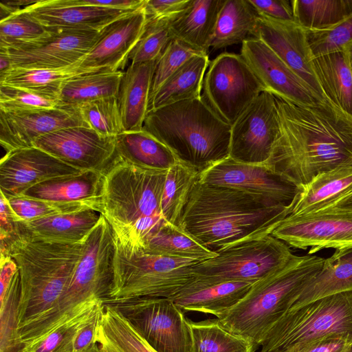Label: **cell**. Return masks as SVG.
Segmentation results:
<instances>
[{
    "label": "cell",
    "mask_w": 352,
    "mask_h": 352,
    "mask_svg": "<svg viewBox=\"0 0 352 352\" xmlns=\"http://www.w3.org/2000/svg\"><path fill=\"white\" fill-rule=\"evenodd\" d=\"M85 125L104 137L124 131L117 96L82 102L76 106Z\"/></svg>",
    "instance_id": "obj_42"
},
{
    "label": "cell",
    "mask_w": 352,
    "mask_h": 352,
    "mask_svg": "<svg viewBox=\"0 0 352 352\" xmlns=\"http://www.w3.org/2000/svg\"><path fill=\"white\" fill-rule=\"evenodd\" d=\"M57 100L25 89L0 85V110L30 111L59 106Z\"/></svg>",
    "instance_id": "obj_50"
},
{
    "label": "cell",
    "mask_w": 352,
    "mask_h": 352,
    "mask_svg": "<svg viewBox=\"0 0 352 352\" xmlns=\"http://www.w3.org/2000/svg\"><path fill=\"white\" fill-rule=\"evenodd\" d=\"M199 181L243 191L272 206L289 207L300 190L265 164H245L229 157L201 171Z\"/></svg>",
    "instance_id": "obj_15"
},
{
    "label": "cell",
    "mask_w": 352,
    "mask_h": 352,
    "mask_svg": "<svg viewBox=\"0 0 352 352\" xmlns=\"http://www.w3.org/2000/svg\"><path fill=\"white\" fill-rule=\"evenodd\" d=\"M276 97L262 91L231 126L229 157L250 164H265L279 132Z\"/></svg>",
    "instance_id": "obj_14"
},
{
    "label": "cell",
    "mask_w": 352,
    "mask_h": 352,
    "mask_svg": "<svg viewBox=\"0 0 352 352\" xmlns=\"http://www.w3.org/2000/svg\"><path fill=\"white\" fill-rule=\"evenodd\" d=\"M12 68L11 60L3 49L0 47V75L3 74Z\"/></svg>",
    "instance_id": "obj_58"
},
{
    "label": "cell",
    "mask_w": 352,
    "mask_h": 352,
    "mask_svg": "<svg viewBox=\"0 0 352 352\" xmlns=\"http://www.w3.org/2000/svg\"><path fill=\"white\" fill-rule=\"evenodd\" d=\"M351 188L352 165L340 166L320 173L299 190L289 206V215L318 211Z\"/></svg>",
    "instance_id": "obj_32"
},
{
    "label": "cell",
    "mask_w": 352,
    "mask_h": 352,
    "mask_svg": "<svg viewBox=\"0 0 352 352\" xmlns=\"http://www.w3.org/2000/svg\"><path fill=\"white\" fill-rule=\"evenodd\" d=\"M48 32L49 29L20 9L0 21V47L33 41Z\"/></svg>",
    "instance_id": "obj_46"
},
{
    "label": "cell",
    "mask_w": 352,
    "mask_h": 352,
    "mask_svg": "<svg viewBox=\"0 0 352 352\" xmlns=\"http://www.w3.org/2000/svg\"><path fill=\"white\" fill-rule=\"evenodd\" d=\"M225 0H190L187 8L169 23L174 38L208 54L219 12Z\"/></svg>",
    "instance_id": "obj_30"
},
{
    "label": "cell",
    "mask_w": 352,
    "mask_h": 352,
    "mask_svg": "<svg viewBox=\"0 0 352 352\" xmlns=\"http://www.w3.org/2000/svg\"><path fill=\"white\" fill-rule=\"evenodd\" d=\"M255 38L265 43L322 100L329 103L323 96L313 70L305 28L296 21L259 16Z\"/></svg>",
    "instance_id": "obj_22"
},
{
    "label": "cell",
    "mask_w": 352,
    "mask_h": 352,
    "mask_svg": "<svg viewBox=\"0 0 352 352\" xmlns=\"http://www.w3.org/2000/svg\"><path fill=\"white\" fill-rule=\"evenodd\" d=\"M85 352H101L97 344H94L92 347L89 349Z\"/></svg>",
    "instance_id": "obj_60"
},
{
    "label": "cell",
    "mask_w": 352,
    "mask_h": 352,
    "mask_svg": "<svg viewBox=\"0 0 352 352\" xmlns=\"http://www.w3.org/2000/svg\"><path fill=\"white\" fill-rule=\"evenodd\" d=\"M289 215L243 191L199 180L184 209L180 228L214 252L272 234Z\"/></svg>",
    "instance_id": "obj_2"
},
{
    "label": "cell",
    "mask_w": 352,
    "mask_h": 352,
    "mask_svg": "<svg viewBox=\"0 0 352 352\" xmlns=\"http://www.w3.org/2000/svg\"><path fill=\"white\" fill-rule=\"evenodd\" d=\"M19 221H31L46 217L91 210L87 206L16 196L7 198Z\"/></svg>",
    "instance_id": "obj_49"
},
{
    "label": "cell",
    "mask_w": 352,
    "mask_h": 352,
    "mask_svg": "<svg viewBox=\"0 0 352 352\" xmlns=\"http://www.w3.org/2000/svg\"><path fill=\"white\" fill-rule=\"evenodd\" d=\"M20 302L21 279L18 270L0 300V352L23 351L18 331Z\"/></svg>",
    "instance_id": "obj_44"
},
{
    "label": "cell",
    "mask_w": 352,
    "mask_h": 352,
    "mask_svg": "<svg viewBox=\"0 0 352 352\" xmlns=\"http://www.w3.org/2000/svg\"><path fill=\"white\" fill-rule=\"evenodd\" d=\"M113 279L106 302L142 297L171 298L195 276L199 261L151 254L114 236Z\"/></svg>",
    "instance_id": "obj_7"
},
{
    "label": "cell",
    "mask_w": 352,
    "mask_h": 352,
    "mask_svg": "<svg viewBox=\"0 0 352 352\" xmlns=\"http://www.w3.org/2000/svg\"><path fill=\"white\" fill-rule=\"evenodd\" d=\"M346 352H352V345L351 346L350 349Z\"/></svg>",
    "instance_id": "obj_61"
},
{
    "label": "cell",
    "mask_w": 352,
    "mask_h": 352,
    "mask_svg": "<svg viewBox=\"0 0 352 352\" xmlns=\"http://www.w3.org/2000/svg\"><path fill=\"white\" fill-rule=\"evenodd\" d=\"M146 21L144 3L138 9L107 25L100 32L93 48L78 65V70L83 74L120 71L142 36Z\"/></svg>",
    "instance_id": "obj_20"
},
{
    "label": "cell",
    "mask_w": 352,
    "mask_h": 352,
    "mask_svg": "<svg viewBox=\"0 0 352 352\" xmlns=\"http://www.w3.org/2000/svg\"><path fill=\"white\" fill-rule=\"evenodd\" d=\"M258 16L249 0H225L210 48L219 50L255 37Z\"/></svg>",
    "instance_id": "obj_34"
},
{
    "label": "cell",
    "mask_w": 352,
    "mask_h": 352,
    "mask_svg": "<svg viewBox=\"0 0 352 352\" xmlns=\"http://www.w3.org/2000/svg\"><path fill=\"white\" fill-rule=\"evenodd\" d=\"M209 63L208 54L195 56L188 60L152 96L148 111L201 97L203 81Z\"/></svg>",
    "instance_id": "obj_33"
},
{
    "label": "cell",
    "mask_w": 352,
    "mask_h": 352,
    "mask_svg": "<svg viewBox=\"0 0 352 352\" xmlns=\"http://www.w3.org/2000/svg\"><path fill=\"white\" fill-rule=\"evenodd\" d=\"M352 345V340L341 336H330L316 340L299 352H346Z\"/></svg>",
    "instance_id": "obj_54"
},
{
    "label": "cell",
    "mask_w": 352,
    "mask_h": 352,
    "mask_svg": "<svg viewBox=\"0 0 352 352\" xmlns=\"http://www.w3.org/2000/svg\"><path fill=\"white\" fill-rule=\"evenodd\" d=\"M344 50L346 52V56L348 58L349 67H350L351 72L352 74V41H351L349 43H348L345 46Z\"/></svg>",
    "instance_id": "obj_59"
},
{
    "label": "cell",
    "mask_w": 352,
    "mask_h": 352,
    "mask_svg": "<svg viewBox=\"0 0 352 352\" xmlns=\"http://www.w3.org/2000/svg\"><path fill=\"white\" fill-rule=\"evenodd\" d=\"M342 210L352 212V188L318 210Z\"/></svg>",
    "instance_id": "obj_57"
},
{
    "label": "cell",
    "mask_w": 352,
    "mask_h": 352,
    "mask_svg": "<svg viewBox=\"0 0 352 352\" xmlns=\"http://www.w3.org/2000/svg\"><path fill=\"white\" fill-rule=\"evenodd\" d=\"M104 173L86 170L39 183L19 196L58 203L76 204L100 212Z\"/></svg>",
    "instance_id": "obj_25"
},
{
    "label": "cell",
    "mask_w": 352,
    "mask_h": 352,
    "mask_svg": "<svg viewBox=\"0 0 352 352\" xmlns=\"http://www.w3.org/2000/svg\"><path fill=\"white\" fill-rule=\"evenodd\" d=\"M294 21L308 30L326 28L352 14V0H292Z\"/></svg>",
    "instance_id": "obj_40"
},
{
    "label": "cell",
    "mask_w": 352,
    "mask_h": 352,
    "mask_svg": "<svg viewBox=\"0 0 352 352\" xmlns=\"http://www.w3.org/2000/svg\"><path fill=\"white\" fill-rule=\"evenodd\" d=\"M103 304L95 311L91 318L78 331L74 338L72 352H85L96 344V338Z\"/></svg>",
    "instance_id": "obj_53"
},
{
    "label": "cell",
    "mask_w": 352,
    "mask_h": 352,
    "mask_svg": "<svg viewBox=\"0 0 352 352\" xmlns=\"http://www.w3.org/2000/svg\"><path fill=\"white\" fill-rule=\"evenodd\" d=\"M34 146L82 171L104 173L116 156V137L85 126L63 129L38 139Z\"/></svg>",
    "instance_id": "obj_17"
},
{
    "label": "cell",
    "mask_w": 352,
    "mask_h": 352,
    "mask_svg": "<svg viewBox=\"0 0 352 352\" xmlns=\"http://www.w3.org/2000/svg\"><path fill=\"white\" fill-rule=\"evenodd\" d=\"M142 129L200 173L229 157L231 126L202 96L149 111Z\"/></svg>",
    "instance_id": "obj_4"
},
{
    "label": "cell",
    "mask_w": 352,
    "mask_h": 352,
    "mask_svg": "<svg viewBox=\"0 0 352 352\" xmlns=\"http://www.w3.org/2000/svg\"><path fill=\"white\" fill-rule=\"evenodd\" d=\"M352 290V245L335 250L321 270L292 298L289 309L319 298Z\"/></svg>",
    "instance_id": "obj_28"
},
{
    "label": "cell",
    "mask_w": 352,
    "mask_h": 352,
    "mask_svg": "<svg viewBox=\"0 0 352 352\" xmlns=\"http://www.w3.org/2000/svg\"><path fill=\"white\" fill-rule=\"evenodd\" d=\"M240 54L263 91L298 104L327 103L261 40L253 37L243 41Z\"/></svg>",
    "instance_id": "obj_18"
},
{
    "label": "cell",
    "mask_w": 352,
    "mask_h": 352,
    "mask_svg": "<svg viewBox=\"0 0 352 352\" xmlns=\"http://www.w3.org/2000/svg\"><path fill=\"white\" fill-rule=\"evenodd\" d=\"M306 34L312 59L344 50L352 41V14L339 23L326 28L306 29Z\"/></svg>",
    "instance_id": "obj_47"
},
{
    "label": "cell",
    "mask_w": 352,
    "mask_h": 352,
    "mask_svg": "<svg viewBox=\"0 0 352 352\" xmlns=\"http://www.w3.org/2000/svg\"><path fill=\"white\" fill-rule=\"evenodd\" d=\"M82 172L35 146L6 153L0 162V190L6 198L56 177Z\"/></svg>",
    "instance_id": "obj_21"
},
{
    "label": "cell",
    "mask_w": 352,
    "mask_h": 352,
    "mask_svg": "<svg viewBox=\"0 0 352 352\" xmlns=\"http://www.w3.org/2000/svg\"><path fill=\"white\" fill-rule=\"evenodd\" d=\"M23 10L48 29L92 32H100L115 20L134 11L82 5L76 0H38Z\"/></svg>",
    "instance_id": "obj_23"
},
{
    "label": "cell",
    "mask_w": 352,
    "mask_h": 352,
    "mask_svg": "<svg viewBox=\"0 0 352 352\" xmlns=\"http://www.w3.org/2000/svg\"><path fill=\"white\" fill-rule=\"evenodd\" d=\"M115 239L112 228L101 214L82 243L80 258L56 306L19 331L23 351L94 300L109 298L113 279Z\"/></svg>",
    "instance_id": "obj_5"
},
{
    "label": "cell",
    "mask_w": 352,
    "mask_h": 352,
    "mask_svg": "<svg viewBox=\"0 0 352 352\" xmlns=\"http://www.w3.org/2000/svg\"><path fill=\"white\" fill-rule=\"evenodd\" d=\"M99 36L100 32L49 29L47 35L33 41L0 47L7 52L12 68H77Z\"/></svg>",
    "instance_id": "obj_13"
},
{
    "label": "cell",
    "mask_w": 352,
    "mask_h": 352,
    "mask_svg": "<svg viewBox=\"0 0 352 352\" xmlns=\"http://www.w3.org/2000/svg\"><path fill=\"white\" fill-rule=\"evenodd\" d=\"M276 100L280 127L270 169L300 190L320 173L352 165L351 120L330 104Z\"/></svg>",
    "instance_id": "obj_1"
},
{
    "label": "cell",
    "mask_w": 352,
    "mask_h": 352,
    "mask_svg": "<svg viewBox=\"0 0 352 352\" xmlns=\"http://www.w3.org/2000/svg\"><path fill=\"white\" fill-rule=\"evenodd\" d=\"M170 21L147 18L142 36L129 54L131 63L157 60L169 42L174 38Z\"/></svg>",
    "instance_id": "obj_45"
},
{
    "label": "cell",
    "mask_w": 352,
    "mask_h": 352,
    "mask_svg": "<svg viewBox=\"0 0 352 352\" xmlns=\"http://www.w3.org/2000/svg\"><path fill=\"white\" fill-rule=\"evenodd\" d=\"M151 254L189 258L199 262L217 256L182 228L166 223L151 236L143 250Z\"/></svg>",
    "instance_id": "obj_37"
},
{
    "label": "cell",
    "mask_w": 352,
    "mask_h": 352,
    "mask_svg": "<svg viewBox=\"0 0 352 352\" xmlns=\"http://www.w3.org/2000/svg\"><path fill=\"white\" fill-rule=\"evenodd\" d=\"M116 160L142 168L168 170L177 162L164 144L144 129L124 131L116 137Z\"/></svg>",
    "instance_id": "obj_31"
},
{
    "label": "cell",
    "mask_w": 352,
    "mask_h": 352,
    "mask_svg": "<svg viewBox=\"0 0 352 352\" xmlns=\"http://www.w3.org/2000/svg\"><path fill=\"white\" fill-rule=\"evenodd\" d=\"M190 0H146L147 18L172 21L187 8Z\"/></svg>",
    "instance_id": "obj_51"
},
{
    "label": "cell",
    "mask_w": 352,
    "mask_h": 352,
    "mask_svg": "<svg viewBox=\"0 0 352 352\" xmlns=\"http://www.w3.org/2000/svg\"><path fill=\"white\" fill-rule=\"evenodd\" d=\"M81 74L76 66L63 69L12 68L0 75V85L34 92L58 102L63 82Z\"/></svg>",
    "instance_id": "obj_39"
},
{
    "label": "cell",
    "mask_w": 352,
    "mask_h": 352,
    "mask_svg": "<svg viewBox=\"0 0 352 352\" xmlns=\"http://www.w3.org/2000/svg\"><path fill=\"white\" fill-rule=\"evenodd\" d=\"M290 248L309 250H335L352 245V212L318 210L305 214L289 215L271 234Z\"/></svg>",
    "instance_id": "obj_16"
},
{
    "label": "cell",
    "mask_w": 352,
    "mask_h": 352,
    "mask_svg": "<svg viewBox=\"0 0 352 352\" xmlns=\"http://www.w3.org/2000/svg\"><path fill=\"white\" fill-rule=\"evenodd\" d=\"M324 258L294 255L252 286L233 307L217 318L230 333L250 341L255 350L271 327L288 309L300 289L321 270Z\"/></svg>",
    "instance_id": "obj_6"
},
{
    "label": "cell",
    "mask_w": 352,
    "mask_h": 352,
    "mask_svg": "<svg viewBox=\"0 0 352 352\" xmlns=\"http://www.w3.org/2000/svg\"><path fill=\"white\" fill-rule=\"evenodd\" d=\"M311 63L325 100L352 120V74L344 49L314 58Z\"/></svg>",
    "instance_id": "obj_29"
},
{
    "label": "cell",
    "mask_w": 352,
    "mask_h": 352,
    "mask_svg": "<svg viewBox=\"0 0 352 352\" xmlns=\"http://www.w3.org/2000/svg\"><path fill=\"white\" fill-rule=\"evenodd\" d=\"M18 217L12 209L8 199L1 192L0 195V238H10L16 235Z\"/></svg>",
    "instance_id": "obj_55"
},
{
    "label": "cell",
    "mask_w": 352,
    "mask_h": 352,
    "mask_svg": "<svg viewBox=\"0 0 352 352\" xmlns=\"http://www.w3.org/2000/svg\"><path fill=\"white\" fill-rule=\"evenodd\" d=\"M191 329L192 352H255L248 340L223 329L216 320L193 322Z\"/></svg>",
    "instance_id": "obj_41"
},
{
    "label": "cell",
    "mask_w": 352,
    "mask_h": 352,
    "mask_svg": "<svg viewBox=\"0 0 352 352\" xmlns=\"http://www.w3.org/2000/svg\"><path fill=\"white\" fill-rule=\"evenodd\" d=\"M294 255L287 244L270 234L222 250L195 265L192 272L195 277L212 282H256Z\"/></svg>",
    "instance_id": "obj_10"
},
{
    "label": "cell",
    "mask_w": 352,
    "mask_h": 352,
    "mask_svg": "<svg viewBox=\"0 0 352 352\" xmlns=\"http://www.w3.org/2000/svg\"><path fill=\"white\" fill-rule=\"evenodd\" d=\"M200 171L177 160L168 170L161 199V212L168 223L180 228L182 217Z\"/></svg>",
    "instance_id": "obj_38"
},
{
    "label": "cell",
    "mask_w": 352,
    "mask_h": 352,
    "mask_svg": "<svg viewBox=\"0 0 352 352\" xmlns=\"http://www.w3.org/2000/svg\"><path fill=\"white\" fill-rule=\"evenodd\" d=\"M259 16L280 20L294 21L292 0H249Z\"/></svg>",
    "instance_id": "obj_52"
},
{
    "label": "cell",
    "mask_w": 352,
    "mask_h": 352,
    "mask_svg": "<svg viewBox=\"0 0 352 352\" xmlns=\"http://www.w3.org/2000/svg\"><path fill=\"white\" fill-rule=\"evenodd\" d=\"M107 303L122 314L157 352H192L189 320L171 299L142 297Z\"/></svg>",
    "instance_id": "obj_11"
},
{
    "label": "cell",
    "mask_w": 352,
    "mask_h": 352,
    "mask_svg": "<svg viewBox=\"0 0 352 352\" xmlns=\"http://www.w3.org/2000/svg\"><path fill=\"white\" fill-rule=\"evenodd\" d=\"M201 54H208L173 38L157 60L152 80L150 98L164 82L188 60ZM150 100V99H149Z\"/></svg>",
    "instance_id": "obj_48"
},
{
    "label": "cell",
    "mask_w": 352,
    "mask_h": 352,
    "mask_svg": "<svg viewBox=\"0 0 352 352\" xmlns=\"http://www.w3.org/2000/svg\"><path fill=\"white\" fill-rule=\"evenodd\" d=\"M157 60L131 63L124 72L118 99L124 131L142 129Z\"/></svg>",
    "instance_id": "obj_27"
},
{
    "label": "cell",
    "mask_w": 352,
    "mask_h": 352,
    "mask_svg": "<svg viewBox=\"0 0 352 352\" xmlns=\"http://www.w3.org/2000/svg\"><path fill=\"white\" fill-rule=\"evenodd\" d=\"M101 219L94 210L56 214L31 221H17L19 236L46 241L82 243Z\"/></svg>",
    "instance_id": "obj_26"
},
{
    "label": "cell",
    "mask_w": 352,
    "mask_h": 352,
    "mask_svg": "<svg viewBox=\"0 0 352 352\" xmlns=\"http://www.w3.org/2000/svg\"><path fill=\"white\" fill-rule=\"evenodd\" d=\"M166 173L114 159L103 175L100 212L114 233L142 220L164 219L161 199Z\"/></svg>",
    "instance_id": "obj_8"
},
{
    "label": "cell",
    "mask_w": 352,
    "mask_h": 352,
    "mask_svg": "<svg viewBox=\"0 0 352 352\" xmlns=\"http://www.w3.org/2000/svg\"><path fill=\"white\" fill-rule=\"evenodd\" d=\"M19 268L10 256L0 258V300H1Z\"/></svg>",
    "instance_id": "obj_56"
},
{
    "label": "cell",
    "mask_w": 352,
    "mask_h": 352,
    "mask_svg": "<svg viewBox=\"0 0 352 352\" xmlns=\"http://www.w3.org/2000/svg\"><path fill=\"white\" fill-rule=\"evenodd\" d=\"M103 303L104 301L101 300L89 302L74 316L56 327L25 352H72L78 331Z\"/></svg>",
    "instance_id": "obj_43"
},
{
    "label": "cell",
    "mask_w": 352,
    "mask_h": 352,
    "mask_svg": "<svg viewBox=\"0 0 352 352\" xmlns=\"http://www.w3.org/2000/svg\"><path fill=\"white\" fill-rule=\"evenodd\" d=\"M254 283L212 282L194 277L170 299L182 311L212 314L218 318L243 299Z\"/></svg>",
    "instance_id": "obj_24"
},
{
    "label": "cell",
    "mask_w": 352,
    "mask_h": 352,
    "mask_svg": "<svg viewBox=\"0 0 352 352\" xmlns=\"http://www.w3.org/2000/svg\"><path fill=\"white\" fill-rule=\"evenodd\" d=\"M201 91L214 113L232 126L263 89L241 54L225 52L210 62Z\"/></svg>",
    "instance_id": "obj_12"
},
{
    "label": "cell",
    "mask_w": 352,
    "mask_h": 352,
    "mask_svg": "<svg viewBox=\"0 0 352 352\" xmlns=\"http://www.w3.org/2000/svg\"><path fill=\"white\" fill-rule=\"evenodd\" d=\"M122 71H102L79 74L65 80L59 94V104L76 107L103 98L118 96Z\"/></svg>",
    "instance_id": "obj_36"
},
{
    "label": "cell",
    "mask_w": 352,
    "mask_h": 352,
    "mask_svg": "<svg viewBox=\"0 0 352 352\" xmlns=\"http://www.w3.org/2000/svg\"><path fill=\"white\" fill-rule=\"evenodd\" d=\"M330 336L352 340V290L287 309L265 334L261 352H299Z\"/></svg>",
    "instance_id": "obj_9"
},
{
    "label": "cell",
    "mask_w": 352,
    "mask_h": 352,
    "mask_svg": "<svg viewBox=\"0 0 352 352\" xmlns=\"http://www.w3.org/2000/svg\"><path fill=\"white\" fill-rule=\"evenodd\" d=\"M85 126L76 107L59 105L30 111L0 110V143L6 153L34 146L53 132Z\"/></svg>",
    "instance_id": "obj_19"
},
{
    "label": "cell",
    "mask_w": 352,
    "mask_h": 352,
    "mask_svg": "<svg viewBox=\"0 0 352 352\" xmlns=\"http://www.w3.org/2000/svg\"><path fill=\"white\" fill-rule=\"evenodd\" d=\"M0 241L1 257L13 258L20 274L19 331L56 306L80 258L83 242L46 241L17 234Z\"/></svg>",
    "instance_id": "obj_3"
},
{
    "label": "cell",
    "mask_w": 352,
    "mask_h": 352,
    "mask_svg": "<svg viewBox=\"0 0 352 352\" xmlns=\"http://www.w3.org/2000/svg\"><path fill=\"white\" fill-rule=\"evenodd\" d=\"M96 342L101 352H157L110 303H104Z\"/></svg>",
    "instance_id": "obj_35"
}]
</instances>
